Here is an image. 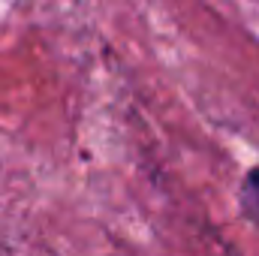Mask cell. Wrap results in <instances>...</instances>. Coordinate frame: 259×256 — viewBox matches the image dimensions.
<instances>
[{
    "instance_id": "6da1fadb",
    "label": "cell",
    "mask_w": 259,
    "mask_h": 256,
    "mask_svg": "<svg viewBox=\"0 0 259 256\" xmlns=\"http://www.w3.org/2000/svg\"><path fill=\"white\" fill-rule=\"evenodd\" d=\"M238 199H241V211H244V217L259 226V166L247 169V175H244V181H241V193H238Z\"/></svg>"
}]
</instances>
